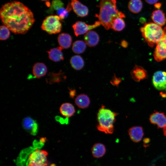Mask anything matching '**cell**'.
Masks as SVG:
<instances>
[{"mask_svg":"<svg viewBox=\"0 0 166 166\" xmlns=\"http://www.w3.org/2000/svg\"><path fill=\"white\" fill-rule=\"evenodd\" d=\"M159 0H145V1L150 4H153L156 3Z\"/></svg>","mask_w":166,"mask_h":166,"instance_id":"34","label":"cell"},{"mask_svg":"<svg viewBox=\"0 0 166 166\" xmlns=\"http://www.w3.org/2000/svg\"><path fill=\"white\" fill-rule=\"evenodd\" d=\"M121 81V79L120 78L114 75L110 82L113 85L118 87Z\"/></svg>","mask_w":166,"mask_h":166,"instance_id":"31","label":"cell"},{"mask_svg":"<svg viewBox=\"0 0 166 166\" xmlns=\"http://www.w3.org/2000/svg\"><path fill=\"white\" fill-rule=\"evenodd\" d=\"M75 102L79 108L85 109L89 106L90 100L87 95L81 94L78 95L76 98Z\"/></svg>","mask_w":166,"mask_h":166,"instance_id":"21","label":"cell"},{"mask_svg":"<svg viewBox=\"0 0 166 166\" xmlns=\"http://www.w3.org/2000/svg\"><path fill=\"white\" fill-rule=\"evenodd\" d=\"M121 45L123 47L126 48L128 45V43L125 40H122L121 42Z\"/></svg>","mask_w":166,"mask_h":166,"instance_id":"35","label":"cell"},{"mask_svg":"<svg viewBox=\"0 0 166 166\" xmlns=\"http://www.w3.org/2000/svg\"><path fill=\"white\" fill-rule=\"evenodd\" d=\"M0 39L1 40H5L10 37V30L6 26L2 25L0 28Z\"/></svg>","mask_w":166,"mask_h":166,"instance_id":"29","label":"cell"},{"mask_svg":"<svg viewBox=\"0 0 166 166\" xmlns=\"http://www.w3.org/2000/svg\"><path fill=\"white\" fill-rule=\"evenodd\" d=\"M92 152L93 156L97 158L102 157L105 154L106 148L102 144L97 143L94 144L92 148Z\"/></svg>","mask_w":166,"mask_h":166,"instance_id":"23","label":"cell"},{"mask_svg":"<svg viewBox=\"0 0 166 166\" xmlns=\"http://www.w3.org/2000/svg\"><path fill=\"white\" fill-rule=\"evenodd\" d=\"M58 42L60 46L63 49L69 48L72 42V38L68 34L62 33L57 37Z\"/></svg>","mask_w":166,"mask_h":166,"instance_id":"18","label":"cell"},{"mask_svg":"<svg viewBox=\"0 0 166 166\" xmlns=\"http://www.w3.org/2000/svg\"><path fill=\"white\" fill-rule=\"evenodd\" d=\"M60 21L58 16H49L46 17L43 20L41 26V28L50 34L58 33L61 30L62 24Z\"/></svg>","mask_w":166,"mask_h":166,"instance_id":"6","label":"cell"},{"mask_svg":"<svg viewBox=\"0 0 166 166\" xmlns=\"http://www.w3.org/2000/svg\"><path fill=\"white\" fill-rule=\"evenodd\" d=\"M70 64L74 69L80 70L84 66L85 62L81 57L76 55L72 56L70 60Z\"/></svg>","mask_w":166,"mask_h":166,"instance_id":"22","label":"cell"},{"mask_svg":"<svg viewBox=\"0 0 166 166\" xmlns=\"http://www.w3.org/2000/svg\"><path fill=\"white\" fill-rule=\"evenodd\" d=\"M41 0L42 1H46L49 0Z\"/></svg>","mask_w":166,"mask_h":166,"instance_id":"39","label":"cell"},{"mask_svg":"<svg viewBox=\"0 0 166 166\" xmlns=\"http://www.w3.org/2000/svg\"><path fill=\"white\" fill-rule=\"evenodd\" d=\"M69 89V94L70 97L72 98H73L75 95L76 91L75 90Z\"/></svg>","mask_w":166,"mask_h":166,"instance_id":"33","label":"cell"},{"mask_svg":"<svg viewBox=\"0 0 166 166\" xmlns=\"http://www.w3.org/2000/svg\"><path fill=\"white\" fill-rule=\"evenodd\" d=\"M22 125L24 128L31 134L35 135L37 134L38 125L37 123L31 118L25 117L23 120Z\"/></svg>","mask_w":166,"mask_h":166,"instance_id":"12","label":"cell"},{"mask_svg":"<svg viewBox=\"0 0 166 166\" xmlns=\"http://www.w3.org/2000/svg\"><path fill=\"white\" fill-rule=\"evenodd\" d=\"M153 56L158 62L166 58V38L165 37L156 44Z\"/></svg>","mask_w":166,"mask_h":166,"instance_id":"9","label":"cell"},{"mask_svg":"<svg viewBox=\"0 0 166 166\" xmlns=\"http://www.w3.org/2000/svg\"><path fill=\"white\" fill-rule=\"evenodd\" d=\"M71 4L68 3L66 9L63 7L60 8L57 10V13L61 21L66 18L68 15L69 13L72 9Z\"/></svg>","mask_w":166,"mask_h":166,"instance_id":"27","label":"cell"},{"mask_svg":"<svg viewBox=\"0 0 166 166\" xmlns=\"http://www.w3.org/2000/svg\"><path fill=\"white\" fill-rule=\"evenodd\" d=\"M63 49L60 46L51 49L47 51L49 59L54 61L58 62L64 59L62 52Z\"/></svg>","mask_w":166,"mask_h":166,"instance_id":"16","label":"cell"},{"mask_svg":"<svg viewBox=\"0 0 166 166\" xmlns=\"http://www.w3.org/2000/svg\"><path fill=\"white\" fill-rule=\"evenodd\" d=\"M64 5V3L61 0H53L50 9L48 11L49 12H52L54 10H57L63 7Z\"/></svg>","mask_w":166,"mask_h":166,"instance_id":"30","label":"cell"},{"mask_svg":"<svg viewBox=\"0 0 166 166\" xmlns=\"http://www.w3.org/2000/svg\"><path fill=\"white\" fill-rule=\"evenodd\" d=\"M27 159L22 162L20 166H47L48 164L47 155L46 151L38 148L32 149L31 151L27 154ZM22 160V159H21Z\"/></svg>","mask_w":166,"mask_h":166,"instance_id":"5","label":"cell"},{"mask_svg":"<svg viewBox=\"0 0 166 166\" xmlns=\"http://www.w3.org/2000/svg\"><path fill=\"white\" fill-rule=\"evenodd\" d=\"M117 114V113L105 108L104 105H102L97 114L98 124L97 126V129L106 134L113 133V124Z\"/></svg>","mask_w":166,"mask_h":166,"instance_id":"3","label":"cell"},{"mask_svg":"<svg viewBox=\"0 0 166 166\" xmlns=\"http://www.w3.org/2000/svg\"><path fill=\"white\" fill-rule=\"evenodd\" d=\"M0 15L3 25L15 34L26 33L35 21L31 10L18 1H12L3 5Z\"/></svg>","mask_w":166,"mask_h":166,"instance_id":"1","label":"cell"},{"mask_svg":"<svg viewBox=\"0 0 166 166\" xmlns=\"http://www.w3.org/2000/svg\"><path fill=\"white\" fill-rule=\"evenodd\" d=\"M86 46L85 43L82 40H77L73 44L72 50L73 52L77 54L83 53L85 51Z\"/></svg>","mask_w":166,"mask_h":166,"instance_id":"25","label":"cell"},{"mask_svg":"<svg viewBox=\"0 0 166 166\" xmlns=\"http://www.w3.org/2000/svg\"><path fill=\"white\" fill-rule=\"evenodd\" d=\"M84 38L86 44L90 47L97 45L100 39L98 34L93 30H90L86 33Z\"/></svg>","mask_w":166,"mask_h":166,"instance_id":"13","label":"cell"},{"mask_svg":"<svg viewBox=\"0 0 166 166\" xmlns=\"http://www.w3.org/2000/svg\"><path fill=\"white\" fill-rule=\"evenodd\" d=\"M140 30L146 41L151 47L157 44L165 36L164 30L160 26L153 23H146Z\"/></svg>","mask_w":166,"mask_h":166,"instance_id":"4","label":"cell"},{"mask_svg":"<svg viewBox=\"0 0 166 166\" xmlns=\"http://www.w3.org/2000/svg\"><path fill=\"white\" fill-rule=\"evenodd\" d=\"M55 119L57 121L59 122L61 124H67L69 123V119L67 117L65 119L59 116H56L55 117Z\"/></svg>","mask_w":166,"mask_h":166,"instance_id":"32","label":"cell"},{"mask_svg":"<svg viewBox=\"0 0 166 166\" xmlns=\"http://www.w3.org/2000/svg\"><path fill=\"white\" fill-rule=\"evenodd\" d=\"M149 120L152 124H156L159 128L166 127V116L163 113L156 112L153 113Z\"/></svg>","mask_w":166,"mask_h":166,"instance_id":"11","label":"cell"},{"mask_svg":"<svg viewBox=\"0 0 166 166\" xmlns=\"http://www.w3.org/2000/svg\"><path fill=\"white\" fill-rule=\"evenodd\" d=\"M128 7L131 12L137 14L142 9L143 3L141 0H130L128 2Z\"/></svg>","mask_w":166,"mask_h":166,"instance_id":"24","label":"cell"},{"mask_svg":"<svg viewBox=\"0 0 166 166\" xmlns=\"http://www.w3.org/2000/svg\"><path fill=\"white\" fill-rule=\"evenodd\" d=\"M47 71L46 66L42 63H36L34 64L33 67V73L37 78H40L44 76Z\"/></svg>","mask_w":166,"mask_h":166,"instance_id":"19","label":"cell"},{"mask_svg":"<svg viewBox=\"0 0 166 166\" xmlns=\"http://www.w3.org/2000/svg\"><path fill=\"white\" fill-rule=\"evenodd\" d=\"M152 83L155 88L159 90L166 89V72L159 71L156 72L152 77Z\"/></svg>","mask_w":166,"mask_h":166,"instance_id":"8","label":"cell"},{"mask_svg":"<svg viewBox=\"0 0 166 166\" xmlns=\"http://www.w3.org/2000/svg\"><path fill=\"white\" fill-rule=\"evenodd\" d=\"M151 17L155 23L160 26H163L165 23L166 19L164 13L162 10L158 9L154 10Z\"/></svg>","mask_w":166,"mask_h":166,"instance_id":"17","label":"cell"},{"mask_svg":"<svg viewBox=\"0 0 166 166\" xmlns=\"http://www.w3.org/2000/svg\"><path fill=\"white\" fill-rule=\"evenodd\" d=\"M101 24L99 21H95L93 24L91 25H88L83 22L77 21L73 24L72 27L75 35L77 37L86 33L90 30L100 26Z\"/></svg>","mask_w":166,"mask_h":166,"instance_id":"7","label":"cell"},{"mask_svg":"<svg viewBox=\"0 0 166 166\" xmlns=\"http://www.w3.org/2000/svg\"><path fill=\"white\" fill-rule=\"evenodd\" d=\"M128 133L131 140L135 142H140L144 135L143 129L140 126H134L129 129Z\"/></svg>","mask_w":166,"mask_h":166,"instance_id":"14","label":"cell"},{"mask_svg":"<svg viewBox=\"0 0 166 166\" xmlns=\"http://www.w3.org/2000/svg\"><path fill=\"white\" fill-rule=\"evenodd\" d=\"M161 6V4L160 3H156L155 4V7L157 8V9H159L160 8V7Z\"/></svg>","mask_w":166,"mask_h":166,"instance_id":"36","label":"cell"},{"mask_svg":"<svg viewBox=\"0 0 166 166\" xmlns=\"http://www.w3.org/2000/svg\"><path fill=\"white\" fill-rule=\"evenodd\" d=\"M163 131L164 135L166 136V127L163 128Z\"/></svg>","mask_w":166,"mask_h":166,"instance_id":"37","label":"cell"},{"mask_svg":"<svg viewBox=\"0 0 166 166\" xmlns=\"http://www.w3.org/2000/svg\"><path fill=\"white\" fill-rule=\"evenodd\" d=\"M46 5L49 7V6H50V3L48 2H46Z\"/></svg>","mask_w":166,"mask_h":166,"instance_id":"38","label":"cell"},{"mask_svg":"<svg viewBox=\"0 0 166 166\" xmlns=\"http://www.w3.org/2000/svg\"><path fill=\"white\" fill-rule=\"evenodd\" d=\"M71 4L74 12L78 16L83 17L88 15V7L78 0H71Z\"/></svg>","mask_w":166,"mask_h":166,"instance_id":"10","label":"cell"},{"mask_svg":"<svg viewBox=\"0 0 166 166\" xmlns=\"http://www.w3.org/2000/svg\"><path fill=\"white\" fill-rule=\"evenodd\" d=\"M131 75L133 80L139 81L147 77V73L142 67L136 65L131 71Z\"/></svg>","mask_w":166,"mask_h":166,"instance_id":"15","label":"cell"},{"mask_svg":"<svg viewBox=\"0 0 166 166\" xmlns=\"http://www.w3.org/2000/svg\"><path fill=\"white\" fill-rule=\"evenodd\" d=\"M125 26L124 21L122 18H117L113 21L111 28L115 31H120L124 29Z\"/></svg>","mask_w":166,"mask_h":166,"instance_id":"26","label":"cell"},{"mask_svg":"<svg viewBox=\"0 0 166 166\" xmlns=\"http://www.w3.org/2000/svg\"><path fill=\"white\" fill-rule=\"evenodd\" d=\"M116 3V0H100L98 5L99 14H96L95 16L106 30L111 28L112 23L115 18L125 17L124 13L117 9Z\"/></svg>","mask_w":166,"mask_h":166,"instance_id":"2","label":"cell"},{"mask_svg":"<svg viewBox=\"0 0 166 166\" xmlns=\"http://www.w3.org/2000/svg\"><path fill=\"white\" fill-rule=\"evenodd\" d=\"M49 83H52L53 82H60L65 80L66 77L64 75V73L60 72L58 73H52L50 75Z\"/></svg>","mask_w":166,"mask_h":166,"instance_id":"28","label":"cell"},{"mask_svg":"<svg viewBox=\"0 0 166 166\" xmlns=\"http://www.w3.org/2000/svg\"><path fill=\"white\" fill-rule=\"evenodd\" d=\"M59 110L61 114L67 117L72 116L75 112L74 106L69 103L62 104L61 105Z\"/></svg>","mask_w":166,"mask_h":166,"instance_id":"20","label":"cell"}]
</instances>
